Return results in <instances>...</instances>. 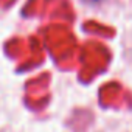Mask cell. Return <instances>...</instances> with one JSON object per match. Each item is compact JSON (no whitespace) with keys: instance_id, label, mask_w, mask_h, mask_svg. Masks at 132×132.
Instances as JSON below:
<instances>
[{"instance_id":"cell-1","label":"cell","mask_w":132,"mask_h":132,"mask_svg":"<svg viewBox=\"0 0 132 132\" xmlns=\"http://www.w3.org/2000/svg\"><path fill=\"white\" fill-rule=\"evenodd\" d=\"M87 2H92L93 3V2H100V0H87Z\"/></svg>"}]
</instances>
